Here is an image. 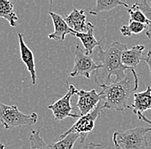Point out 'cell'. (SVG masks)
<instances>
[{"label": "cell", "instance_id": "1", "mask_svg": "<svg viewBox=\"0 0 151 149\" xmlns=\"http://www.w3.org/2000/svg\"><path fill=\"white\" fill-rule=\"evenodd\" d=\"M128 47L125 44L115 41L106 50L102 49L101 45L96 47L97 59L100 68L95 71L94 81L100 87L101 85L113 84L112 78L114 77V83L123 80L125 77V72L131 70L122 63L123 53Z\"/></svg>", "mask_w": 151, "mask_h": 149}, {"label": "cell", "instance_id": "2", "mask_svg": "<svg viewBox=\"0 0 151 149\" xmlns=\"http://www.w3.org/2000/svg\"><path fill=\"white\" fill-rule=\"evenodd\" d=\"M100 92L104 102V109L122 111L129 108L128 100L138 88V76L135 69L127 71L126 77L119 82L101 85Z\"/></svg>", "mask_w": 151, "mask_h": 149}, {"label": "cell", "instance_id": "3", "mask_svg": "<svg viewBox=\"0 0 151 149\" xmlns=\"http://www.w3.org/2000/svg\"><path fill=\"white\" fill-rule=\"evenodd\" d=\"M151 127H137L126 131H116L113 141L116 149H144L149 146L146 134Z\"/></svg>", "mask_w": 151, "mask_h": 149}, {"label": "cell", "instance_id": "4", "mask_svg": "<svg viewBox=\"0 0 151 149\" xmlns=\"http://www.w3.org/2000/svg\"><path fill=\"white\" fill-rule=\"evenodd\" d=\"M1 122L6 129H11L22 125H34L38 121L37 113L33 112L26 115L21 111L17 105L0 104Z\"/></svg>", "mask_w": 151, "mask_h": 149}, {"label": "cell", "instance_id": "5", "mask_svg": "<svg viewBox=\"0 0 151 149\" xmlns=\"http://www.w3.org/2000/svg\"><path fill=\"white\" fill-rule=\"evenodd\" d=\"M103 110L104 102L102 100H101V102H99V104L97 105V107L93 111L90 112L89 114H88L86 116H81L74 123V125L70 129L65 131V133H63L59 136V138L63 139L66 135H68L70 134H80V142L81 143L84 142L88 134L94 129L95 121L98 119V117H100L102 115Z\"/></svg>", "mask_w": 151, "mask_h": 149}, {"label": "cell", "instance_id": "6", "mask_svg": "<svg viewBox=\"0 0 151 149\" xmlns=\"http://www.w3.org/2000/svg\"><path fill=\"white\" fill-rule=\"evenodd\" d=\"M66 83H67V87H68L67 93L64 97H62L60 99H58V101L47 106V108L52 112L54 118L58 121L64 120L66 117H72V118H78V119L81 117L80 115L72 113L73 108L71 107V104H70L71 97L76 94L78 90L73 84H69L67 81Z\"/></svg>", "mask_w": 151, "mask_h": 149}, {"label": "cell", "instance_id": "7", "mask_svg": "<svg viewBox=\"0 0 151 149\" xmlns=\"http://www.w3.org/2000/svg\"><path fill=\"white\" fill-rule=\"evenodd\" d=\"M100 66L101 65L94 62L92 56L86 54L84 48H81L79 45H77L75 49L74 66L70 76L75 78L81 75L86 78H89L91 73L98 70Z\"/></svg>", "mask_w": 151, "mask_h": 149}, {"label": "cell", "instance_id": "8", "mask_svg": "<svg viewBox=\"0 0 151 149\" xmlns=\"http://www.w3.org/2000/svg\"><path fill=\"white\" fill-rule=\"evenodd\" d=\"M76 95L78 97V100L76 107L79 109V115L81 116H86L93 111L101 100V94L98 93L94 89L90 91H85L83 89L78 90Z\"/></svg>", "mask_w": 151, "mask_h": 149}, {"label": "cell", "instance_id": "9", "mask_svg": "<svg viewBox=\"0 0 151 149\" xmlns=\"http://www.w3.org/2000/svg\"><path fill=\"white\" fill-rule=\"evenodd\" d=\"M49 14L50 17H52L54 25V32L48 35L49 39L54 40L57 41H64L67 35L72 36L74 31L68 26L63 16L55 12H52V10L49 12Z\"/></svg>", "mask_w": 151, "mask_h": 149}, {"label": "cell", "instance_id": "10", "mask_svg": "<svg viewBox=\"0 0 151 149\" xmlns=\"http://www.w3.org/2000/svg\"><path fill=\"white\" fill-rule=\"evenodd\" d=\"M19 47H20V54H21V59L25 64L28 73L31 76V81L32 84H36L37 75H36V69H35V57L33 52L30 50V48L26 45L24 40H23V35L19 33Z\"/></svg>", "mask_w": 151, "mask_h": 149}, {"label": "cell", "instance_id": "11", "mask_svg": "<svg viewBox=\"0 0 151 149\" xmlns=\"http://www.w3.org/2000/svg\"><path fill=\"white\" fill-rule=\"evenodd\" d=\"M134 100L128 109H131L136 115L143 113L146 110H151V87L148 86L142 92H136L133 95Z\"/></svg>", "mask_w": 151, "mask_h": 149}, {"label": "cell", "instance_id": "12", "mask_svg": "<svg viewBox=\"0 0 151 149\" xmlns=\"http://www.w3.org/2000/svg\"><path fill=\"white\" fill-rule=\"evenodd\" d=\"M66 23L73 31L76 33H86L88 31V24L86 22L84 9H74L71 13L65 17Z\"/></svg>", "mask_w": 151, "mask_h": 149}, {"label": "cell", "instance_id": "13", "mask_svg": "<svg viewBox=\"0 0 151 149\" xmlns=\"http://www.w3.org/2000/svg\"><path fill=\"white\" fill-rule=\"evenodd\" d=\"M94 25L91 23H88V31L86 33H76L74 31L72 34L73 36L78 38L82 41L85 52L88 55H91L93 54L94 48L101 45V41H97L94 37Z\"/></svg>", "mask_w": 151, "mask_h": 149}, {"label": "cell", "instance_id": "14", "mask_svg": "<svg viewBox=\"0 0 151 149\" xmlns=\"http://www.w3.org/2000/svg\"><path fill=\"white\" fill-rule=\"evenodd\" d=\"M145 49L144 45H136L130 49L125 50L122 55V63L129 69H135V67L143 60L144 57L142 55Z\"/></svg>", "mask_w": 151, "mask_h": 149}, {"label": "cell", "instance_id": "15", "mask_svg": "<svg viewBox=\"0 0 151 149\" xmlns=\"http://www.w3.org/2000/svg\"><path fill=\"white\" fill-rule=\"evenodd\" d=\"M0 17L6 19L9 25L13 28L17 27L19 24L18 17L14 10V4L9 0H2L0 3Z\"/></svg>", "mask_w": 151, "mask_h": 149}, {"label": "cell", "instance_id": "16", "mask_svg": "<svg viewBox=\"0 0 151 149\" xmlns=\"http://www.w3.org/2000/svg\"><path fill=\"white\" fill-rule=\"evenodd\" d=\"M118 6H124L127 9L130 8L126 3L120 0H97L95 7L89 10V14L95 16L101 11H109Z\"/></svg>", "mask_w": 151, "mask_h": 149}, {"label": "cell", "instance_id": "17", "mask_svg": "<svg viewBox=\"0 0 151 149\" xmlns=\"http://www.w3.org/2000/svg\"><path fill=\"white\" fill-rule=\"evenodd\" d=\"M80 139V134H70L65 138L50 145V149H72L76 141Z\"/></svg>", "mask_w": 151, "mask_h": 149}, {"label": "cell", "instance_id": "18", "mask_svg": "<svg viewBox=\"0 0 151 149\" xmlns=\"http://www.w3.org/2000/svg\"><path fill=\"white\" fill-rule=\"evenodd\" d=\"M147 27L146 24H143L141 23H137L130 21L128 25H123L120 28V32L124 36H131L132 34H139L143 31V29Z\"/></svg>", "mask_w": 151, "mask_h": 149}, {"label": "cell", "instance_id": "19", "mask_svg": "<svg viewBox=\"0 0 151 149\" xmlns=\"http://www.w3.org/2000/svg\"><path fill=\"white\" fill-rule=\"evenodd\" d=\"M29 142L30 149H50V145H47L40 136V132L39 129L31 131Z\"/></svg>", "mask_w": 151, "mask_h": 149}, {"label": "cell", "instance_id": "20", "mask_svg": "<svg viewBox=\"0 0 151 149\" xmlns=\"http://www.w3.org/2000/svg\"><path fill=\"white\" fill-rule=\"evenodd\" d=\"M128 13L130 15V21L137 22V23H141L143 24H146L147 26L150 24V20L147 18V17L144 15V13L139 9L137 7H136L135 4L132 6H130V8L127 9Z\"/></svg>", "mask_w": 151, "mask_h": 149}, {"label": "cell", "instance_id": "21", "mask_svg": "<svg viewBox=\"0 0 151 149\" xmlns=\"http://www.w3.org/2000/svg\"><path fill=\"white\" fill-rule=\"evenodd\" d=\"M134 4L136 5V7H137L138 9H141L142 11L144 13V15L147 17V18L150 20V24L148 25L149 28L146 31V36L150 40H151V7L146 0L137 2Z\"/></svg>", "mask_w": 151, "mask_h": 149}, {"label": "cell", "instance_id": "22", "mask_svg": "<svg viewBox=\"0 0 151 149\" xmlns=\"http://www.w3.org/2000/svg\"><path fill=\"white\" fill-rule=\"evenodd\" d=\"M143 60H144V61L148 64V65H149L150 73V77H151V49L149 51V52H148L147 56H146V57H144Z\"/></svg>", "mask_w": 151, "mask_h": 149}, {"label": "cell", "instance_id": "23", "mask_svg": "<svg viewBox=\"0 0 151 149\" xmlns=\"http://www.w3.org/2000/svg\"><path fill=\"white\" fill-rule=\"evenodd\" d=\"M102 146L101 144H96L94 142H90L88 143L83 149H99L101 148Z\"/></svg>", "mask_w": 151, "mask_h": 149}, {"label": "cell", "instance_id": "24", "mask_svg": "<svg viewBox=\"0 0 151 149\" xmlns=\"http://www.w3.org/2000/svg\"><path fill=\"white\" fill-rule=\"evenodd\" d=\"M137 117H138L139 120L145 121V122H147V123H149V124H151V120H150L149 118H147L146 116H144L142 113H138V114H137Z\"/></svg>", "mask_w": 151, "mask_h": 149}, {"label": "cell", "instance_id": "25", "mask_svg": "<svg viewBox=\"0 0 151 149\" xmlns=\"http://www.w3.org/2000/svg\"><path fill=\"white\" fill-rule=\"evenodd\" d=\"M1 148H2L1 149H4V146L3 144H1Z\"/></svg>", "mask_w": 151, "mask_h": 149}]
</instances>
